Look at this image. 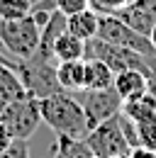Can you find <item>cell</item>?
<instances>
[{
  "label": "cell",
  "instance_id": "8992f818",
  "mask_svg": "<svg viewBox=\"0 0 156 158\" xmlns=\"http://www.w3.org/2000/svg\"><path fill=\"white\" fill-rule=\"evenodd\" d=\"M98 39L107 41V44H115V46H124V49H132L139 51L144 56H151L156 54L149 37H144L141 32L132 29L124 20H119L117 15H100L98 22Z\"/></svg>",
  "mask_w": 156,
  "mask_h": 158
},
{
  "label": "cell",
  "instance_id": "4316f807",
  "mask_svg": "<svg viewBox=\"0 0 156 158\" xmlns=\"http://www.w3.org/2000/svg\"><path fill=\"white\" fill-rule=\"evenodd\" d=\"M127 2H141V0H127Z\"/></svg>",
  "mask_w": 156,
  "mask_h": 158
},
{
  "label": "cell",
  "instance_id": "277c9868",
  "mask_svg": "<svg viewBox=\"0 0 156 158\" xmlns=\"http://www.w3.org/2000/svg\"><path fill=\"white\" fill-rule=\"evenodd\" d=\"M17 73L27 88V93L37 100L63 93V88L56 78V61H44L39 56H32V59L17 61Z\"/></svg>",
  "mask_w": 156,
  "mask_h": 158
},
{
  "label": "cell",
  "instance_id": "7a4b0ae2",
  "mask_svg": "<svg viewBox=\"0 0 156 158\" xmlns=\"http://www.w3.org/2000/svg\"><path fill=\"white\" fill-rule=\"evenodd\" d=\"M41 39V27L34 17H22V20H0V46L7 56L15 61L32 59L39 49Z\"/></svg>",
  "mask_w": 156,
  "mask_h": 158
},
{
  "label": "cell",
  "instance_id": "7c38bea8",
  "mask_svg": "<svg viewBox=\"0 0 156 158\" xmlns=\"http://www.w3.org/2000/svg\"><path fill=\"white\" fill-rule=\"evenodd\" d=\"M56 78L63 88V93H78L85 90V61H58Z\"/></svg>",
  "mask_w": 156,
  "mask_h": 158
},
{
  "label": "cell",
  "instance_id": "d4e9b609",
  "mask_svg": "<svg viewBox=\"0 0 156 158\" xmlns=\"http://www.w3.org/2000/svg\"><path fill=\"white\" fill-rule=\"evenodd\" d=\"M149 41H151V46H154V51H156V27L149 32Z\"/></svg>",
  "mask_w": 156,
  "mask_h": 158
},
{
  "label": "cell",
  "instance_id": "2e32d148",
  "mask_svg": "<svg viewBox=\"0 0 156 158\" xmlns=\"http://www.w3.org/2000/svg\"><path fill=\"white\" fill-rule=\"evenodd\" d=\"M54 59L56 61H80V59H85V41L73 37L66 29L54 41Z\"/></svg>",
  "mask_w": 156,
  "mask_h": 158
},
{
  "label": "cell",
  "instance_id": "30bf717a",
  "mask_svg": "<svg viewBox=\"0 0 156 158\" xmlns=\"http://www.w3.org/2000/svg\"><path fill=\"white\" fill-rule=\"evenodd\" d=\"M119 98L122 100H129V98H136V95H144L149 93V76L139 68H124L115 73V83H112Z\"/></svg>",
  "mask_w": 156,
  "mask_h": 158
},
{
  "label": "cell",
  "instance_id": "7402d4cb",
  "mask_svg": "<svg viewBox=\"0 0 156 158\" xmlns=\"http://www.w3.org/2000/svg\"><path fill=\"white\" fill-rule=\"evenodd\" d=\"M0 158H29V146L24 139H12V143L0 153Z\"/></svg>",
  "mask_w": 156,
  "mask_h": 158
},
{
  "label": "cell",
  "instance_id": "484cf974",
  "mask_svg": "<svg viewBox=\"0 0 156 158\" xmlns=\"http://www.w3.org/2000/svg\"><path fill=\"white\" fill-rule=\"evenodd\" d=\"M110 158H132L129 153H119V156H110Z\"/></svg>",
  "mask_w": 156,
  "mask_h": 158
},
{
  "label": "cell",
  "instance_id": "5b68a950",
  "mask_svg": "<svg viewBox=\"0 0 156 158\" xmlns=\"http://www.w3.org/2000/svg\"><path fill=\"white\" fill-rule=\"evenodd\" d=\"M85 143H88L90 153L100 156V158H110V156H119V153H129L132 151V143L124 136L119 114L95 124L90 129V134L85 136Z\"/></svg>",
  "mask_w": 156,
  "mask_h": 158
},
{
  "label": "cell",
  "instance_id": "52a82bcc",
  "mask_svg": "<svg viewBox=\"0 0 156 158\" xmlns=\"http://www.w3.org/2000/svg\"><path fill=\"white\" fill-rule=\"evenodd\" d=\"M85 59H100L105 61L115 73L124 71V68H139L144 73H149V63L146 56L132 51V49H124V46H115V44H107L102 39H88L85 41Z\"/></svg>",
  "mask_w": 156,
  "mask_h": 158
},
{
  "label": "cell",
  "instance_id": "8fae6325",
  "mask_svg": "<svg viewBox=\"0 0 156 158\" xmlns=\"http://www.w3.org/2000/svg\"><path fill=\"white\" fill-rule=\"evenodd\" d=\"M27 88L17 73V63H0V105L27 98Z\"/></svg>",
  "mask_w": 156,
  "mask_h": 158
},
{
  "label": "cell",
  "instance_id": "ac0fdd59",
  "mask_svg": "<svg viewBox=\"0 0 156 158\" xmlns=\"http://www.w3.org/2000/svg\"><path fill=\"white\" fill-rule=\"evenodd\" d=\"M34 0H0V20H22L32 15Z\"/></svg>",
  "mask_w": 156,
  "mask_h": 158
},
{
  "label": "cell",
  "instance_id": "ba28073f",
  "mask_svg": "<svg viewBox=\"0 0 156 158\" xmlns=\"http://www.w3.org/2000/svg\"><path fill=\"white\" fill-rule=\"evenodd\" d=\"M71 95H73V98L80 102V107L85 110L90 127H95L100 122L119 114L122 102H124L115 88H107V90H78V93H71Z\"/></svg>",
  "mask_w": 156,
  "mask_h": 158
},
{
  "label": "cell",
  "instance_id": "cb8c5ba5",
  "mask_svg": "<svg viewBox=\"0 0 156 158\" xmlns=\"http://www.w3.org/2000/svg\"><path fill=\"white\" fill-rule=\"evenodd\" d=\"M0 63H17V61L12 59V56H7V54H5L2 49H0Z\"/></svg>",
  "mask_w": 156,
  "mask_h": 158
},
{
  "label": "cell",
  "instance_id": "9c48e42d",
  "mask_svg": "<svg viewBox=\"0 0 156 158\" xmlns=\"http://www.w3.org/2000/svg\"><path fill=\"white\" fill-rule=\"evenodd\" d=\"M132 29L149 37V32L156 27V0H141V2H127V7L117 15Z\"/></svg>",
  "mask_w": 156,
  "mask_h": 158
},
{
  "label": "cell",
  "instance_id": "d6986e66",
  "mask_svg": "<svg viewBox=\"0 0 156 158\" xmlns=\"http://www.w3.org/2000/svg\"><path fill=\"white\" fill-rule=\"evenodd\" d=\"M134 124H136L139 146H144V148H149V151H156V117L141 119V122H134Z\"/></svg>",
  "mask_w": 156,
  "mask_h": 158
},
{
  "label": "cell",
  "instance_id": "6da1fadb",
  "mask_svg": "<svg viewBox=\"0 0 156 158\" xmlns=\"http://www.w3.org/2000/svg\"><path fill=\"white\" fill-rule=\"evenodd\" d=\"M39 110H41V119L54 129V134H63V136L71 139H85L93 129L85 110L80 107V102L71 93L41 98Z\"/></svg>",
  "mask_w": 156,
  "mask_h": 158
},
{
  "label": "cell",
  "instance_id": "44dd1931",
  "mask_svg": "<svg viewBox=\"0 0 156 158\" xmlns=\"http://www.w3.org/2000/svg\"><path fill=\"white\" fill-rule=\"evenodd\" d=\"M54 2H56V10H58V12H63L66 17H71V15L83 12V10L90 7L88 0H54Z\"/></svg>",
  "mask_w": 156,
  "mask_h": 158
},
{
  "label": "cell",
  "instance_id": "ffe728a7",
  "mask_svg": "<svg viewBox=\"0 0 156 158\" xmlns=\"http://www.w3.org/2000/svg\"><path fill=\"white\" fill-rule=\"evenodd\" d=\"M90 10H95L98 15H119L127 7V0H88Z\"/></svg>",
  "mask_w": 156,
  "mask_h": 158
},
{
  "label": "cell",
  "instance_id": "4fadbf2b",
  "mask_svg": "<svg viewBox=\"0 0 156 158\" xmlns=\"http://www.w3.org/2000/svg\"><path fill=\"white\" fill-rule=\"evenodd\" d=\"M85 61V90H107L115 83V71L100 59H83Z\"/></svg>",
  "mask_w": 156,
  "mask_h": 158
},
{
  "label": "cell",
  "instance_id": "5bb4252c",
  "mask_svg": "<svg viewBox=\"0 0 156 158\" xmlns=\"http://www.w3.org/2000/svg\"><path fill=\"white\" fill-rule=\"evenodd\" d=\"M98 22H100V15L95 10H83V12H76L71 17H66V29L78 37V39L88 41V39H95L98 37Z\"/></svg>",
  "mask_w": 156,
  "mask_h": 158
},
{
  "label": "cell",
  "instance_id": "83f0119b",
  "mask_svg": "<svg viewBox=\"0 0 156 158\" xmlns=\"http://www.w3.org/2000/svg\"><path fill=\"white\" fill-rule=\"evenodd\" d=\"M90 158H100V156H90Z\"/></svg>",
  "mask_w": 156,
  "mask_h": 158
},
{
  "label": "cell",
  "instance_id": "3957f363",
  "mask_svg": "<svg viewBox=\"0 0 156 158\" xmlns=\"http://www.w3.org/2000/svg\"><path fill=\"white\" fill-rule=\"evenodd\" d=\"M41 110H39V100L27 95L22 100L0 105V124H5V129L10 131L12 139H27L32 136L41 124Z\"/></svg>",
  "mask_w": 156,
  "mask_h": 158
},
{
  "label": "cell",
  "instance_id": "603a6c76",
  "mask_svg": "<svg viewBox=\"0 0 156 158\" xmlns=\"http://www.w3.org/2000/svg\"><path fill=\"white\" fill-rule=\"evenodd\" d=\"M10 143H12V136H10V131L5 129V124H0V153H2V151H5Z\"/></svg>",
  "mask_w": 156,
  "mask_h": 158
},
{
  "label": "cell",
  "instance_id": "9a60e30c",
  "mask_svg": "<svg viewBox=\"0 0 156 158\" xmlns=\"http://www.w3.org/2000/svg\"><path fill=\"white\" fill-rule=\"evenodd\" d=\"M122 114L132 122H141V119H151L156 117V100L151 93H144V95H136L122 102Z\"/></svg>",
  "mask_w": 156,
  "mask_h": 158
},
{
  "label": "cell",
  "instance_id": "e0dca14e",
  "mask_svg": "<svg viewBox=\"0 0 156 158\" xmlns=\"http://www.w3.org/2000/svg\"><path fill=\"white\" fill-rule=\"evenodd\" d=\"M90 148L85 143V139H71L56 134V143H54V156L51 158H90Z\"/></svg>",
  "mask_w": 156,
  "mask_h": 158
}]
</instances>
